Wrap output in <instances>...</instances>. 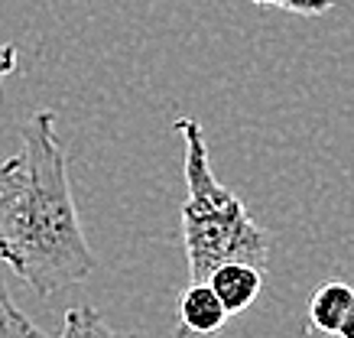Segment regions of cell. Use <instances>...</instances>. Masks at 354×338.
Listing matches in <instances>:
<instances>
[{
  "label": "cell",
  "mask_w": 354,
  "mask_h": 338,
  "mask_svg": "<svg viewBox=\"0 0 354 338\" xmlns=\"http://www.w3.org/2000/svg\"><path fill=\"white\" fill-rule=\"evenodd\" d=\"M225 322L227 312L215 290L205 280H189V286L179 293V303H176V338H212L221 332Z\"/></svg>",
  "instance_id": "3957f363"
},
{
  "label": "cell",
  "mask_w": 354,
  "mask_h": 338,
  "mask_svg": "<svg viewBox=\"0 0 354 338\" xmlns=\"http://www.w3.org/2000/svg\"><path fill=\"white\" fill-rule=\"evenodd\" d=\"M205 283L215 290V296L221 299L227 316H237V312H244V309L254 306V299H257L263 283H267V270H260V267L244 261H227L208 273Z\"/></svg>",
  "instance_id": "277c9868"
},
{
  "label": "cell",
  "mask_w": 354,
  "mask_h": 338,
  "mask_svg": "<svg viewBox=\"0 0 354 338\" xmlns=\"http://www.w3.org/2000/svg\"><path fill=\"white\" fill-rule=\"evenodd\" d=\"M335 338H354V299H351V306H348V312H344V319H342V328H338Z\"/></svg>",
  "instance_id": "30bf717a"
},
{
  "label": "cell",
  "mask_w": 354,
  "mask_h": 338,
  "mask_svg": "<svg viewBox=\"0 0 354 338\" xmlns=\"http://www.w3.org/2000/svg\"><path fill=\"white\" fill-rule=\"evenodd\" d=\"M354 299V290L342 280H328L309 296V326L322 335H338L342 319Z\"/></svg>",
  "instance_id": "5b68a950"
},
{
  "label": "cell",
  "mask_w": 354,
  "mask_h": 338,
  "mask_svg": "<svg viewBox=\"0 0 354 338\" xmlns=\"http://www.w3.org/2000/svg\"><path fill=\"white\" fill-rule=\"evenodd\" d=\"M17 62H20L17 46H13V43H3V46H0V85H3V78H10L13 72H17Z\"/></svg>",
  "instance_id": "9c48e42d"
},
{
  "label": "cell",
  "mask_w": 354,
  "mask_h": 338,
  "mask_svg": "<svg viewBox=\"0 0 354 338\" xmlns=\"http://www.w3.org/2000/svg\"><path fill=\"white\" fill-rule=\"evenodd\" d=\"M59 338H137V335H127V332L111 328L95 306H75V309L65 312L62 335Z\"/></svg>",
  "instance_id": "8992f818"
},
{
  "label": "cell",
  "mask_w": 354,
  "mask_h": 338,
  "mask_svg": "<svg viewBox=\"0 0 354 338\" xmlns=\"http://www.w3.org/2000/svg\"><path fill=\"white\" fill-rule=\"evenodd\" d=\"M0 263L36 296L65 293L97 267L78 221L55 111H36L23 124L20 150L0 163Z\"/></svg>",
  "instance_id": "6da1fadb"
},
{
  "label": "cell",
  "mask_w": 354,
  "mask_h": 338,
  "mask_svg": "<svg viewBox=\"0 0 354 338\" xmlns=\"http://www.w3.org/2000/svg\"><path fill=\"white\" fill-rule=\"evenodd\" d=\"M0 338H49L20 306L13 303L10 290L0 283Z\"/></svg>",
  "instance_id": "52a82bcc"
},
{
  "label": "cell",
  "mask_w": 354,
  "mask_h": 338,
  "mask_svg": "<svg viewBox=\"0 0 354 338\" xmlns=\"http://www.w3.org/2000/svg\"><path fill=\"white\" fill-rule=\"evenodd\" d=\"M260 7H279V10H290V13H302V17H319L328 7H335L338 0H254Z\"/></svg>",
  "instance_id": "ba28073f"
},
{
  "label": "cell",
  "mask_w": 354,
  "mask_h": 338,
  "mask_svg": "<svg viewBox=\"0 0 354 338\" xmlns=\"http://www.w3.org/2000/svg\"><path fill=\"white\" fill-rule=\"evenodd\" d=\"M172 127L183 137L185 202L179 208V218H183L189 280H208V273L227 261H244L267 270L270 234L250 218L244 202L225 182H218L215 169L208 163L202 124L192 118H179Z\"/></svg>",
  "instance_id": "7a4b0ae2"
}]
</instances>
